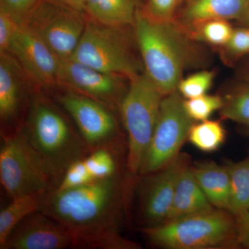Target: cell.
<instances>
[{
    "mask_svg": "<svg viewBox=\"0 0 249 249\" xmlns=\"http://www.w3.org/2000/svg\"><path fill=\"white\" fill-rule=\"evenodd\" d=\"M48 194L34 193L14 198L0 211V249L16 226L29 214L40 211Z\"/></svg>",
    "mask_w": 249,
    "mask_h": 249,
    "instance_id": "obj_20",
    "label": "cell"
},
{
    "mask_svg": "<svg viewBox=\"0 0 249 249\" xmlns=\"http://www.w3.org/2000/svg\"><path fill=\"white\" fill-rule=\"evenodd\" d=\"M238 22L240 23L242 27H246L249 28V4L247 6V9L242 15V17L238 19Z\"/></svg>",
    "mask_w": 249,
    "mask_h": 249,
    "instance_id": "obj_36",
    "label": "cell"
},
{
    "mask_svg": "<svg viewBox=\"0 0 249 249\" xmlns=\"http://www.w3.org/2000/svg\"><path fill=\"white\" fill-rule=\"evenodd\" d=\"M191 170L213 206L229 211L231 178L229 167L206 163L196 165Z\"/></svg>",
    "mask_w": 249,
    "mask_h": 249,
    "instance_id": "obj_19",
    "label": "cell"
},
{
    "mask_svg": "<svg viewBox=\"0 0 249 249\" xmlns=\"http://www.w3.org/2000/svg\"><path fill=\"white\" fill-rule=\"evenodd\" d=\"M128 28L103 25L87 18L83 36L70 58L99 71L133 79L142 73Z\"/></svg>",
    "mask_w": 249,
    "mask_h": 249,
    "instance_id": "obj_7",
    "label": "cell"
},
{
    "mask_svg": "<svg viewBox=\"0 0 249 249\" xmlns=\"http://www.w3.org/2000/svg\"><path fill=\"white\" fill-rule=\"evenodd\" d=\"M67 7L83 13L87 0H56Z\"/></svg>",
    "mask_w": 249,
    "mask_h": 249,
    "instance_id": "obj_34",
    "label": "cell"
},
{
    "mask_svg": "<svg viewBox=\"0 0 249 249\" xmlns=\"http://www.w3.org/2000/svg\"><path fill=\"white\" fill-rule=\"evenodd\" d=\"M223 58L227 62L249 53V28L242 27L234 29L231 37L227 45L222 47Z\"/></svg>",
    "mask_w": 249,
    "mask_h": 249,
    "instance_id": "obj_28",
    "label": "cell"
},
{
    "mask_svg": "<svg viewBox=\"0 0 249 249\" xmlns=\"http://www.w3.org/2000/svg\"><path fill=\"white\" fill-rule=\"evenodd\" d=\"M249 4V0H183L174 22L188 34L206 21L238 20Z\"/></svg>",
    "mask_w": 249,
    "mask_h": 249,
    "instance_id": "obj_16",
    "label": "cell"
},
{
    "mask_svg": "<svg viewBox=\"0 0 249 249\" xmlns=\"http://www.w3.org/2000/svg\"><path fill=\"white\" fill-rule=\"evenodd\" d=\"M214 78V71L204 70L196 72L184 79L182 78L178 85V93L186 99L206 94L212 86Z\"/></svg>",
    "mask_w": 249,
    "mask_h": 249,
    "instance_id": "obj_27",
    "label": "cell"
},
{
    "mask_svg": "<svg viewBox=\"0 0 249 249\" xmlns=\"http://www.w3.org/2000/svg\"><path fill=\"white\" fill-rule=\"evenodd\" d=\"M77 248L76 237L58 221L38 211L22 219L1 249Z\"/></svg>",
    "mask_w": 249,
    "mask_h": 249,
    "instance_id": "obj_13",
    "label": "cell"
},
{
    "mask_svg": "<svg viewBox=\"0 0 249 249\" xmlns=\"http://www.w3.org/2000/svg\"><path fill=\"white\" fill-rule=\"evenodd\" d=\"M152 245L169 249H209L238 247L237 224L225 210H213L142 229Z\"/></svg>",
    "mask_w": 249,
    "mask_h": 249,
    "instance_id": "obj_4",
    "label": "cell"
},
{
    "mask_svg": "<svg viewBox=\"0 0 249 249\" xmlns=\"http://www.w3.org/2000/svg\"><path fill=\"white\" fill-rule=\"evenodd\" d=\"M163 96L145 73L129 80L119 111L127 132L125 165L131 177L139 175L158 120Z\"/></svg>",
    "mask_w": 249,
    "mask_h": 249,
    "instance_id": "obj_6",
    "label": "cell"
},
{
    "mask_svg": "<svg viewBox=\"0 0 249 249\" xmlns=\"http://www.w3.org/2000/svg\"><path fill=\"white\" fill-rule=\"evenodd\" d=\"M9 53L36 85L52 88L58 85L61 60L26 24H19Z\"/></svg>",
    "mask_w": 249,
    "mask_h": 249,
    "instance_id": "obj_12",
    "label": "cell"
},
{
    "mask_svg": "<svg viewBox=\"0 0 249 249\" xmlns=\"http://www.w3.org/2000/svg\"><path fill=\"white\" fill-rule=\"evenodd\" d=\"M83 13L56 0H41L26 24L45 42L60 60L71 58L86 26Z\"/></svg>",
    "mask_w": 249,
    "mask_h": 249,
    "instance_id": "obj_10",
    "label": "cell"
},
{
    "mask_svg": "<svg viewBox=\"0 0 249 249\" xmlns=\"http://www.w3.org/2000/svg\"><path fill=\"white\" fill-rule=\"evenodd\" d=\"M188 158L179 154L157 173L147 175L142 193L140 214L145 227L163 224L169 214L178 178L188 167Z\"/></svg>",
    "mask_w": 249,
    "mask_h": 249,
    "instance_id": "obj_14",
    "label": "cell"
},
{
    "mask_svg": "<svg viewBox=\"0 0 249 249\" xmlns=\"http://www.w3.org/2000/svg\"><path fill=\"white\" fill-rule=\"evenodd\" d=\"M195 123L187 114L178 90L165 95L139 175L147 176L157 173L175 160Z\"/></svg>",
    "mask_w": 249,
    "mask_h": 249,
    "instance_id": "obj_9",
    "label": "cell"
},
{
    "mask_svg": "<svg viewBox=\"0 0 249 249\" xmlns=\"http://www.w3.org/2000/svg\"><path fill=\"white\" fill-rule=\"evenodd\" d=\"M124 188L119 173L71 189L55 190L46 196L40 211L72 232L77 248L136 249L119 232Z\"/></svg>",
    "mask_w": 249,
    "mask_h": 249,
    "instance_id": "obj_1",
    "label": "cell"
},
{
    "mask_svg": "<svg viewBox=\"0 0 249 249\" xmlns=\"http://www.w3.org/2000/svg\"><path fill=\"white\" fill-rule=\"evenodd\" d=\"M233 29L229 20L213 19L196 26L188 35L196 41L222 48L230 40Z\"/></svg>",
    "mask_w": 249,
    "mask_h": 249,
    "instance_id": "obj_23",
    "label": "cell"
},
{
    "mask_svg": "<svg viewBox=\"0 0 249 249\" xmlns=\"http://www.w3.org/2000/svg\"><path fill=\"white\" fill-rule=\"evenodd\" d=\"M144 12L156 20L172 22L175 19L183 0H145Z\"/></svg>",
    "mask_w": 249,
    "mask_h": 249,
    "instance_id": "obj_29",
    "label": "cell"
},
{
    "mask_svg": "<svg viewBox=\"0 0 249 249\" xmlns=\"http://www.w3.org/2000/svg\"><path fill=\"white\" fill-rule=\"evenodd\" d=\"M221 117L249 125V84L236 88L223 99Z\"/></svg>",
    "mask_w": 249,
    "mask_h": 249,
    "instance_id": "obj_24",
    "label": "cell"
},
{
    "mask_svg": "<svg viewBox=\"0 0 249 249\" xmlns=\"http://www.w3.org/2000/svg\"><path fill=\"white\" fill-rule=\"evenodd\" d=\"M93 181H95L94 178L87 168L84 160H77L72 163L65 172L56 190L65 191L71 189L88 184Z\"/></svg>",
    "mask_w": 249,
    "mask_h": 249,
    "instance_id": "obj_30",
    "label": "cell"
},
{
    "mask_svg": "<svg viewBox=\"0 0 249 249\" xmlns=\"http://www.w3.org/2000/svg\"><path fill=\"white\" fill-rule=\"evenodd\" d=\"M223 106V98L218 95L204 94L183 101V106L188 115L196 121L209 120L214 111Z\"/></svg>",
    "mask_w": 249,
    "mask_h": 249,
    "instance_id": "obj_26",
    "label": "cell"
},
{
    "mask_svg": "<svg viewBox=\"0 0 249 249\" xmlns=\"http://www.w3.org/2000/svg\"><path fill=\"white\" fill-rule=\"evenodd\" d=\"M213 205L198 184L191 168H185L178 178L173 204L166 222L213 211Z\"/></svg>",
    "mask_w": 249,
    "mask_h": 249,
    "instance_id": "obj_17",
    "label": "cell"
},
{
    "mask_svg": "<svg viewBox=\"0 0 249 249\" xmlns=\"http://www.w3.org/2000/svg\"><path fill=\"white\" fill-rule=\"evenodd\" d=\"M234 217L237 224V244L249 249V209Z\"/></svg>",
    "mask_w": 249,
    "mask_h": 249,
    "instance_id": "obj_33",
    "label": "cell"
},
{
    "mask_svg": "<svg viewBox=\"0 0 249 249\" xmlns=\"http://www.w3.org/2000/svg\"><path fill=\"white\" fill-rule=\"evenodd\" d=\"M231 178L229 212L234 216L249 209V157L229 166Z\"/></svg>",
    "mask_w": 249,
    "mask_h": 249,
    "instance_id": "obj_21",
    "label": "cell"
},
{
    "mask_svg": "<svg viewBox=\"0 0 249 249\" xmlns=\"http://www.w3.org/2000/svg\"><path fill=\"white\" fill-rule=\"evenodd\" d=\"M24 73L11 53L0 52L1 136L16 133L24 124L23 110L28 102Z\"/></svg>",
    "mask_w": 249,
    "mask_h": 249,
    "instance_id": "obj_15",
    "label": "cell"
},
{
    "mask_svg": "<svg viewBox=\"0 0 249 249\" xmlns=\"http://www.w3.org/2000/svg\"><path fill=\"white\" fill-rule=\"evenodd\" d=\"M144 73L163 95L178 90L183 71L197 57L195 40L176 22L156 20L139 9L134 24Z\"/></svg>",
    "mask_w": 249,
    "mask_h": 249,
    "instance_id": "obj_2",
    "label": "cell"
},
{
    "mask_svg": "<svg viewBox=\"0 0 249 249\" xmlns=\"http://www.w3.org/2000/svg\"><path fill=\"white\" fill-rule=\"evenodd\" d=\"M19 24L11 16L0 11V52H9L11 42Z\"/></svg>",
    "mask_w": 249,
    "mask_h": 249,
    "instance_id": "obj_32",
    "label": "cell"
},
{
    "mask_svg": "<svg viewBox=\"0 0 249 249\" xmlns=\"http://www.w3.org/2000/svg\"><path fill=\"white\" fill-rule=\"evenodd\" d=\"M22 129L32 147L62 178L72 163L91 152L77 127L42 96L31 101Z\"/></svg>",
    "mask_w": 249,
    "mask_h": 249,
    "instance_id": "obj_3",
    "label": "cell"
},
{
    "mask_svg": "<svg viewBox=\"0 0 249 249\" xmlns=\"http://www.w3.org/2000/svg\"><path fill=\"white\" fill-rule=\"evenodd\" d=\"M67 90L57 96V101L74 123L90 152L106 149L119 157L124 141L115 111L93 98Z\"/></svg>",
    "mask_w": 249,
    "mask_h": 249,
    "instance_id": "obj_8",
    "label": "cell"
},
{
    "mask_svg": "<svg viewBox=\"0 0 249 249\" xmlns=\"http://www.w3.org/2000/svg\"><path fill=\"white\" fill-rule=\"evenodd\" d=\"M188 139L201 151L213 152L224 143L226 130L219 121H200L193 124Z\"/></svg>",
    "mask_w": 249,
    "mask_h": 249,
    "instance_id": "obj_22",
    "label": "cell"
},
{
    "mask_svg": "<svg viewBox=\"0 0 249 249\" xmlns=\"http://www.w3.org/2000/svg\"><path fill=\"white\" fill-rule=\"evenodd\" d=\"M1 139L0 181L11 199L34 193L49 194L58 188L61 177L32 147L22 128Z\"/></svg>",
    "mask_w": 249,
    "mask_h": 249,
    "instance_id": "obj_5",
    "label": "cell"
},
{
    "mask_svg": "<svg viewBox=\"0 0 249 249\" xmlns=\"http://www.w3.org/2000/svg\"><path fill=\"white\" fill-rule=\"evenodd\" d=\"M119 157L106 149L90 152L84 159L85 164L95 180L111 178L120 173Z\"/></svg>",
    "mask_w": 249,
    "mask_h": 249,
    "instance_id": "obj_25",
    "label": "cell"
},
{
    "mask_svg": "<svg viewBox=\"0 0 249 249\" xmlns=\"http://www.w3.org/2000/svg\"><path fill=\"white\" fill-rule=\"evenodd\" d=\"M120 75L99 71L73 60H61L58 85L103 103L114 111L119 107L128 87Z\"/></svg>",
    "mask_w": 249,
    "mask_h": 249,
    "instance_id": "obj_11",
    "label": "cell"
},
{
    "mask_svg": "<svg viewBox=\"0 0 249 249\" xmlns=\"http://www.w3.org/2000/svg\"><path fill=\"white\" fill-rule=\"evenodd\" d=\"M41 0H0V11L11 16L16 22L23 24Z\"/></svg>",
    "mask_w": 249,
    "mask_h": 249,
    "instance_id": "obj_31",
    "label": "cell"
},
{
    "mask_svg": "<svg viewBox=\"0 0 249 249\" xmlns=\"http://www.w3.org/2000/svg\"><path fill=\"white\" fill-rule=\"evenodd\" d=\"M142 6L139 0H87L83 14L89 20L103 25L134 27Z\"/></svg>",
    "mask_w": 249,
    "mask_h": 249,
    "instance_id": "obj_18",
    "label": "cell"
},
{
    "mask_svg": "<svg viewBox=\"0 0 249 249\" xmlns=\"http://www.w3.org/2000/svg\"><path fill=\"white\" fill-rule=\"evenodd\" d=\"M238 75L241 79L249 84V58H247L240 67Z\"/></svg>",
    "mask_w": 249,
    "mask_h": 249,
    "instance_id": "obj_35",
    "label": "cell"
}]
</instances>
